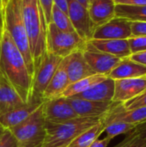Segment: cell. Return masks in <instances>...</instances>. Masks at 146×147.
<instances>
[{"instance_id":"484cf974","label":"cell","mask_w":146,"mask_h":147,"mask_svg":"<svg viewBox=\"0 0 146 147\" xmlns=\"http://www.w3.org/2000/svg\"><path fill=\"white\" fill-rule=\"evenodd\" d=\"M103 122V121H102ZM104 125V132L107 134V136L111 140L119 136L120 134H125L132 132L135 128V125L122 122V121H110V122H103Z\"/></svg>"},{"instance_id":"52a82bcc","label":"cell","mask_w":146,"mask_h":147,"mask_svg":"<svg viewBox=\"0 0 146 147\" xmlns=\"http://www.w3.org/2000/svg\"><path fill=\"white\" fill-rule=\"evenodd\" d=\"M62 58L46 53L40 65L34 72L32 82L31 97L30 100L45 101L43 94L50 83L52 76L62 61Z\"/></svg>"},{"instance_id":"7402d4cb","label":"cell","mask_w":146,"mask_h":147,"mask_svg":"<svg viewBox=\"0 0 146 147\" xmlns=\"http://www.w3.org/2000/svg\"><path fill=\"white\" fill-rule=\"evenodd\" d=\"M115 16L131 22H146V5H115Z\"/></svg>"},{"instance_id":"9c48e42d","label":"cell","mask_w":146,"mask_h":147,"mask_svg":"<svg viewBox=\"0 0 146 147\" xmlns=\"http://www.w3.org/2000/svg\"><path fill=\"white\" fill-rule=\"evenodd\" d=\"M83 54L86 62L96 74L107 77L122 59L96 49L89 41H87L83 50Z\"/></svg>"},{"instance_id":"f546056e","label":"cell","mask_w":146,"mask_h":147,"mask_svg":"<svg viewBox=\"0 0 146 147\" xmlns=\"http://www.w3.org/2000/svg\"><path fill=\"white\" fill-rule=\"evenodd\" d=\"M0 147H17V141L9 129H5L0 138Z\"/></svg>"},{"instance_id":"e575fe53","label":"cell","mask_w":146,"mask_h":147,"mask_svg":"<svg viewBox=\"0 0 146 147\" xmlns=\"http://www.w3.org/2000/svg\"><path fill=\"white\" fill-rule=\"evenodd\" d=\"M133 132L136 133L139 137L146 140V121L137 125L133 129Z\"/></svg>"},{"instance_id":"d6a6232c","label":"cell","mask_w":146,"mask_h":147,"mask_svg":"<svg viewBox=\"0 0 146 147\" xmlns=\"http://www.w3.org/2000/svg\"><path fill=\"white\" fill-rule=\"evenodd\" d=\"M129 58L132 60H133V61H135V62H137V63H139V64H140V65L146 67V51L133 53L129 56Z\"/></svg>"},{"instance_id":"8fae6325","label":"cell","mask_w":146,"mask_h":147,"mask_svg":"<svg viewBox=\"0 0 146 147\" xmlns=\"http://www.w3.org/2000/svg\"><path fill=\"white\" fill-rule=\"evenodd\" d=\"M42 112L46 122L59 123L78 117L67 98L62 96L45 100L42 104Z\"/></svg>"},{"instance_id":"d590c367","label":"cell","mask_w":146,"mask_h":147,"mask_svg":"<svg viewBox=\"0 0 146 147\" xmlns=\"http://www.w3.org/2000/svg\"><path fill=\"white\" fill-rule=\"evenodd\" d=\"M112 140L109 138V137H108V136H106L104 139H102V140H99V139H97L96 140H95L91 145H90V146L89 147H108V144L110 143V141H111Z\"/></svg>"},{"instance_id":"4316f807","label":"cell","mask_w":146,"mask_h":147,"mask_svg":"<svg viewBox=\"0 0 146 147\" xmlns=\"http://www.w3.org/2000/svg\"><path fill=\"white\" fill-rule=\"evenodd\" d=\"M114 147H146V140L139 137L133 130L127 134L126 139Z\"/></svg>"},{"instance_id":"3957f363","label":"cell","mask_w":146,"mask_h":147,"mask_svg":"<svg viewBox=\"0 0 146 147\" xmlns=\"http://www.w3.org/2000/svg\"><path fill=\"white\" fill-rule=\"evenodd\" d=\"M102 116L77 117L59 123L46 122V138L42 147H68L78 135L99 123Z\"/></svg>"},{"instance_id":"cb8c5ba5","label":"cell","mask_w":146,"mask_h":147,"mask_svg":"<svg viewBox=\"0 0 146 147\" xmlns=\"http://www.w3.org/2000/svg\"><path fill=\"white\" fill-rule=\"evenodd\" d=\"M106 78H107V76H104V75L95 74V75L89 76L88 78L80 79L75 83L69 84V86L66 88V90L62 94V96L67 98V97H71L75 95H77L81 92H83L86 90H88L89 87L94 85L95 84L102 81Z\"/></svg>"},{"instance_id":"4fadbf2b","label":"cell","mask_w":146,"mask_h":147,"mask_svg":"<svg viewBox=\"0 0 146 147\" xmlns=\"http://www.w3.org/2000/svg\"><path fill=\"white\" fill-rule=\"evenodd\" d=\"M78 117H101L113 106L114 102H96L77 97H67Z\"/></svg>"},{"instance_id":"60d3db41","label":"cell","mask_w":146,"mask_h":147,"mask_svg":"<svg viewBox=\"0 0 146 147\" xmlns=\"http://www.w3.org/2000/svg\"><path fill=\"white\" fill-rule=\"evenodd\" d=\"M8 2H9V0H2V4H3V9H4L5 6L7 5Z\"/></svg>"},{"instance_id":"9a60e30c","label":"cell","mask_w":146,"mask_h":147,"mask_svg":"<svg viewBox=\"0 0 146 147\" xmlns=\"http://www.w3.org/2000/svg\"><path fill=\"white\" fill-rule=\"evenodd\" d=\"M44 101H34L29 100L28 102L23 105L17 107L5 113L0 116V124L5 129H10L16 125L22 122L28 117H29L43 103Z\"/></svg>"},{"instance_id":"836d02e7","label":"cell","mask_w":146,"mask_h":147,"mask_svg":"<svg viewBox=\"0 0 146 147\" xmlns=\"http://www.w3.org/2000/svg\"><path fill=\"white\" fill-rule=\"evenodd\" d=\"M115 4L122 5H146V0H114Z\"/></svg>"},{"instance_id":"603a6c76","label":"cell","mask_w":146,"mask_h":147,"mask_svg":"<svg viewBox=\"0 0 146 147\" xmlns=\"http://www.w3.org/2000/svg\"><path fill=\"white\" fill-rule=\"evenodd\" d=\"M104 125L101 121L96 125L84 131L83 134L78 135L68 147H89L90 145L96 140L100 135L104 132Z\"/></svg>"},{"instance_id":"83f0119b","label":"cell","mask_w":146,"mask_h":147,"mask_svg":"<svg viewBox=\"0 0 146 147\" xmlns=\"http://www.w3.org/2000/svg\"><path fill=\"white\" fill-rule=\"evenodd\" d=\"M122 107L126 110H133L139 108L146 107V90L139 96L121 103Z\"/></svg>"},{"instance_id":"5bb4252c","label":"cell","mask_w":146,"mask_h":147,"mask_svg":"<svg viewBox=\"0 0 146 147\" xmlns=\"http://www.w3.org/2000/svg\"><path fill=\"white\" fill-rule=\"evenodd\" d=\"M70 84L96 73L86 62L83 51H77L64 58Z\"/></svg>"},{"instance_id":"ffe728a7","label":"cell","mask_w":146,"mask_h":147,"mask_svg":"<svg viewBox=\"0 0 146 147\" xmlns=\"http://www.w3.org/2000/svg\"><path fill=\"white\" fill-rule=\"evenodd\" d=\"M96 49L120 59L129 57L132 53L128 40H90Z\"/></svg>"},{"instance_id":"d6986e66","label":"cell","mask_w":146,"mask_h":147,"mask_svg":"<svg viewBox=\"0 0 146 147\" xmlns=\"http://www.w3.org/2000/svg\"><path fill=\"white\" fill-rule=\"evenodd\" d=\"M70 82L65 70V62L63 59L54 75L52 76L50 83L43 94L44 100H50L61 96L66 88L69 86Z\"/></svg>"},{"instance_id":"5b68a950","label":"cell","mask_w":146,"mask_h":147,"mask_svg":"<svg viewBox=\"0 0 146 147\" xmlns=\"http://www.w3.org/2000/svg\"><path fill=\"white\" fill-rule=\"evenodd\" d=\"M42 104L22 122L9 129L17 141V147L43 146L46 138V121L42 112Z\"/></svg>"},{"instance_id":"7a4b0ae2","label":"cell","mask_w":146,"mask_h":147,"mask_svg":"<svg viewBox=\"0 0 146 147\" xmlns=\"http://www.w3.org/2000/svg\"><path fill=\"white\" fill-rule=\"evenodd\" d=\"M22 16L28 34L34 72L46 54L47 24L39 0H22Z\"/></svg>"},{"instance_id":"74e56055","label":"cell","mask_w":146,"mask_h":147,"mask_svg":"<svg viewBox=\"0 0 146 147\" xmlns=\"http://www.w3.org/2000/svg\"><path fill=\"white\" fill-rule=\"evenodd\" d=\"M4 30V21H3V10L0 9V40Z\"/></svg>"},{"instance_id":"30bf717a","label":"cell","mask_w":146,"mask_h":147,"mask_svg":"<svg viewBox=\"0 0 146 147\" xmlns=\"http://www.w3.org/2000/svg\"><path fill=\"white\" fill-rule=\"evenodd\" d=\"M132 22L114 16L104 24L95 28L91 40H128L132 37Z\"/></svg>"},{"instance_id":"f1b7e54d","label":"cell","mask_w":146,"mask_h":147,"mask_svg":"<svg viewBox=\"0 0 146 147\" xmlns=\"http://www.w3.org/2000/svg\"><path fill=\"white\" fill-rule=\"evenodd\" d=\"M132 54L146 51V36L131 37L128 39Z\"/></svg>"},{"instance_id":"b9f144b4","label":"cell","mask_w":146,"mask_h":147,"mask_svg":"<svg viewBox=\"0 0 146 147\" xmlns=\"http://www.w3.org/2000/svg\"><path fill=\"white\" fill-rule=\"evenodd\" d=\"M0 9L3 10V4H2V0H0Z\"/></svg>"},{"instance_id":"277c9868","label":"cell","mask_w":146,"mask_h":147,"mask_svg":"<svg viewBox=\"0 0 146 147\" xmlns=\"http://www.w3.org/2000/svg\"><path fill=\"white\" fill-rule=\"evenodd\" d=\"M21 3L22 0H9L3 9L4 28L22 53L28 72L33 79L34 76V65L28 34L22 16Z\"/></svg>"},{"instance_id":"6da1fadb","label":"cell","mask_w":146,"mask_h":147,"mask_svg":"<svg viewBox=\"0 0 146 147\" xmlns=\"http://www.w3.org/2000/svg\"><path fill=\"white\" fill-rule=\"evenodd\" d=\"M0 76L24 102L30 100L33 79L22 53L5 28L0 40Z\"/></svg>"},{"instance_id":"ac0fdd59","label":"cell","mask_w":146,"mask_h":147,"mask_svg":"<svg viewBox=\"0 0 146 147\" xmlns=\"http://www.w3.org/2000/svg\"><path fill=\"white\" fill-rule=\"evenodd\" d=\"M146 76V67L132 60L129 57L122 59L120 62L110 71L108 78L117 79L135 78Z\"/></svg>"},{"instance_id":"7bdbcfd3","label":"cell","mask_w":146,"mask_h":147,"mask_svg":"<svg viewBox=\"0 0 146 147\" xmlns=\"http://www.w3.org/2000/svg\"><path fill=\"white\" fill-rule=\"evenodd\" d=\"M89 1H90V0H89Z\"/></svg>"},{"instance_id":"e0dca14e","label":"cell","mask_w":146,"mask_h":147,"mask_svg":"<svg viewBox=\"0 0 146 147\" xmlns=\"http://www.w3.org/2000/svg\"><path fill=\"white\" fill-rule=\"evenodd\" d=\"M115 3L114 0H90L88 11L96 27L101 26L115 16Z\"/></svg>"},{"instance_id":"ba28073f","label":"cell","mask_w":146,"mask_h":147,"mask_svg":"<svg viewBox=\"0 0 146 147\" xmlns=\"http://www.w3.org/2000/svg\"><path fill=\"white\" fill-rule=\"evenodd\" d=\"M68 16L77 34L84 40L92 39L96 25L90 19L88 9L76 0H67Z\"/></svg>"},{"instance_id":"8992f818","label":"cell","mask_w":146,"mask_h":147,"mask_svg":"<svg viewBox=\"0 0 146 147\" xmlns=\"http://www.w3.org/2000/svg\"><path fill=\"white\" fill-rule=\"evenodd\" d=\"M87 41L77 32H65L59 29L52 22L47 25L46 52L62 59L77 52L83 51Z\"/></svg>"},{"instance_id":"2e32d148","label":"cell","mask_w":146,"mask_h":147,"mask_svg":"<svg viewBox=\"0 0 146 147\" xmlns=\"http://www.w3.org/2000/svg\"><path fill=\"white\" fill-rule=\"evenodd\" d=\"M114 94V80L107 77L95 84L88 90L71 97H77L96 102H113Z\"/></svg>"},{"instance_id":"8d00e7d4","label":"cell","mask_w":146,"mask_h":147,"mask_svg":"<svg viewBox=\"0 0 146 147\" xmlns=\"http://www.w3.org/2000/svg\"><path fill=\"white\" fill-rule=\"evenodd\" d=\"M53 4L59 8L61 10L68 14V4L67 0H53Z\"/></svg>"},{"instance_id":"f35d334b","label":"cell","mask_w":146,"mask_h":147,"mask_svg":"<svg viewBox=\"0 0 146 147\" xmlns=\"http://www.w3.org/2000/svg\"><path fill=\"white\" fill-rule=\"evenodd\" d=\"M76 1H77L79 3H81L83 6H84L85 8L88 9V7H89V0H76Z\"/></svg>"},{"instance_id":"44dd1931","label":"cell","mask_w":146,"mask_h":147,"mask_svg":"<svg viewBox=\"0 0 146 147\" xmlns=\"http://www.w3.org/2000/svg\"><path fill=\"white\" fill-rule=\"evenodd\" d=\"M24 102L15 90L0 76V116Z\"/></svg>"},{"instance_id":"ab89813d","label":"cell","mask_w":146,"mask_h":147,"mask_svg":"<svg viewBox=\"0 0 146 147\" xmlns=\"http://www.w3.org/2000/svg\"><path fill=\"white\" fill-rule=\"evenodd\" d=\"M4 131H5V128L0 124V138L2 137V135H3V134L4 133Z\"/></svg>"},{"instance_id":"1f68e13d","label":"cell","mask_w":146,"mask_h":147,"mask_svg":"<svg viewBox=\"0 0 146 147\" xmlns=\"http://www.w3.org/2000/svg\"><path fill=\"white\" fill-rule=\"evenodd\" d=\"M39 1L45 15L46 24L48 25L51 22V13L53 6V0H39Z\"/></svg>"},{"instance_id":"7c38bea8","label":"cell","mask_w":146,"mask_h":147,"mask_svg":"<svg viewBox=\"0 0 146 147\" xmlns=\"http://www.w3.org/2000/svg\"><path fill=\"white\" fill-rule=\"evenodd\" d=\"M146 90V76L135 78L114 80L113 102L123 103L141 94Z\"/></svg>"},{"instance_id":"4dcf8cb0","label":"cell","mask_w":146,"mask_h":147,"mask_svg":"<svg viewBox=\"0 0 146 147\" xmlns=\"http://www.w3.org/2000/svg\"><path fill=\"white\" fill-rule=\"evenodd\" d=\"M132 37L146 36V22H132Z\"/></svg>"},{"instance_id":"d4e9b609","label":"cell","mask_w":146,"mask_h":147,"mask_svg":"<svg viewBox=\"0 0 146 147\" xmlns=\"http://www.w3.org/2000/svg\"><path fill=\"white\" fill-rule=\"evenodd\" d=\"M51 22H52L59 29L65 32H76L70 17L67 13L61 10L53 4L51 13Z\"/></svg>"}]
</instances>
